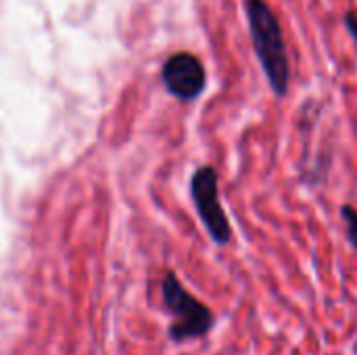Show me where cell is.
Wrapping results in <instances>:
<instances>
[{"label": "cell", "instance_id": "6da1fadb", "mask_svg": "<svg viewBox=\"0 0 357 355\" xmlns=\"http://www.w3.org/2000/svg\"><path fill=\"white\" fill-rule=\"evenodd\" d=\"M245 10L255 56L268 77L272 92L282 98L289 94L291 86V65L280 21L266 0H245Z\"/></svg>", "mask_w": 357, "mask_h": 355}, {"label": "cell", "instance_id": "7a4b0ae2", "mask_svg": "<svg viewBox=\"0 0 357 355\" xmlns=\"http://www.w3.org/2000/svg\"><path fill=\"white\" fill-rule=\"evenodd\" d=\"M163 303L174 316V322L169 326V337L176 343L188 339H201L211 331L213 326L211 310L205 303H201L195 295H190L172 272H167L163 278Z\"/></svg>", "mask_w": 357, "mask_h": 355}, {"label": "cell", "instance_id": "3957f363", "mask_svg": "<svg viewBox=\"0 0 357 355\" xmlns=\"http://www.w3.org/2000/svg\"><path fill=\"white\" fill-rule=\"evenodd\" d=\"M218 172L211 165H201L190 178V197L195 209L209 232L211 241L220 247L228 245L232 239V228L218 195Z\"/></svg>", "mask_w": 357, "mask_h": 355}, {"label": "cell", "instance_id": "277c9868", "mask_svg": "<svg viewBox=\"0 0 357 355\" xmlns=\"http://www.w3.org/2000/svg\"><path fill=\"white\" fill-rule=\"evenodd\" d=\"M163 84L172 96L178 100L190 103L205 92L207 73L203 63L192 52H176L172 54L161 71Z\"/></svg>", "mask_w": 357, "mask_h": 355}, {"label": "cell", "instance_id": "5b68a950", "mask_svg": "<svg viewBox=\"0 0 357 355\" xmlns=\"http://www.w3.org/2000/svg\"><path fill=\"white\" fill-rule=\"evenodd\" d=\"M341 218L345 222V228H347V239L351 243V247L357 249V209L351 205H343L341 207Z\"/></svg>", "mask_w": 357, "mask_h": 355}, {"label": "cell", "instance_id": "8992f818", "mask_svg": "<svg viewBox=\"0 0 357 355\" xmlns=\"http://www.w3.org/2000/svg\"><path fill=\"white\" fill-rule=\"evenodd\" d=\"M343 21H345V27H347V31L351 33V38H354V42H356V48H357V13L356 10H347Z\"/></svg>", "mask_w": 357, "mask_h": 355}]
</instances>
